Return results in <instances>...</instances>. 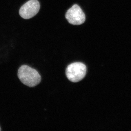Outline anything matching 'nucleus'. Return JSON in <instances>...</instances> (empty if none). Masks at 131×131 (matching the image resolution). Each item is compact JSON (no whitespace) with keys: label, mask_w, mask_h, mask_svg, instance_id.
Returning <instances> with one entry per match:
<instances>
[{"label":"nucleus","mask_w":131,"mask_h":131,"mask_svg":"<svg viewBox=\"0 0 131 131\" xmlns=\"http://www.w3.org/2000/svg\"><path fill=\"white\" fill-rule=\"evenodd\" d=\"M1 128H0V131H1Z\"/></svg>","instance_id":"39448f33"},{"label":"nucleus","mask_w":131,"mask_h":131,"mask_svg":"<svg viewBox=\"0 0 131 131\" xmlns=\"http://www.w3.org/2000/svg\"><path fill=\"white\" fill-rule=\"evenodd\" d=\"M40 4L37 0H30L21 6L19 14L25 19H29L35 16L38 13Z\"/></svg>","instance_id":"20e7f679"},{"label":"nucleus","mask_w":131,"mask_h":131,"mask_svg":"<svg viewBox=\"0 0 131 131\" xmlns=\"http://www.w3.org/2000/svg\"><path fill=\"white\" fill-rule=\"evenodd\" d=\"M17 75L23 84L29 87H34L39 84L41 77L36 70L26 65L19 68Z\"/></svg>","instance_id":"f257e3e1"},{"label":"nucleus","mask_w":131,"mask_h":131,"mask_svg":"<svg viewBox=\"0 0 131 131\" xmlns=\"http://www.w3.org/2000/svg\"><path fill=\"white\" fill-rule=\"evenodd\" d=\"M87 73V67L81 62H75L69 64L66 70L67 78L71 82H77L82 80Z\"/></svg>","instance_id":"f03ea898"},{"label":"nucleus","mask_w":131,"mask_h":131,"mask_svg":"<svg viewBox=\"0 0 131 131\" xmlns=\"http://www.w3.org/2000/svg\"><path fill=\"white\" fill-rule=\"evenodd\" d=\"M66 17L70 24L74 25H81L83 24L86 20L84 13L77 4L73 5L67 11Z\"/></svg>","instance_id":"7ed1b4c3"}]
</instances>
